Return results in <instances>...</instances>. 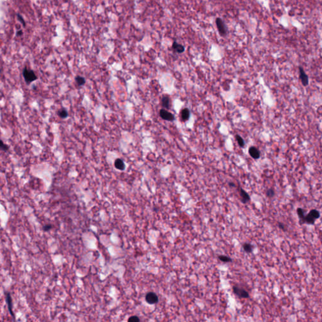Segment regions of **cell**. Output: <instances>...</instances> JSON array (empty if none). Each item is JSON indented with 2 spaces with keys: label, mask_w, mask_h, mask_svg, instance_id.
Wrapping results in <instances>:
<instances>
[{
  "label": "cell",
  "mask_w": 322,
  "mask_h": 322,
  "mask_svg": "<svg viewBox=\"0 0 322 322\" xmlns=\"http://www.w3.org/2000/svg\"><path fill=\"white\" fill-rule=\"evenodd\" d=\"M6 302H7V304H8L9 311L10 312L11 315L13 316V310H12V301H11V296H10V295L9 293L6 294Z\"/></svg>",
  "instance_id": "obj_13"
},
{
  "label": "cell",
  "mask_w": 322,
  "mask_h": 322,
  "mask_svg": "<svg viewBox=\"0 0 322 322\" xmlns=\"http://www.w3.org/2000/svg\"><path fill=\"white\" fill-rule=\"evenodd\" d=\"M233 291L235 295H236L239 298H249V293L242 287H239V286H235L233 287Z\"/></svg>",
  "instance_id": "obj_4"
},
{
  "label": "cell",
  "mask_w": 322,
  "mask_h": 322,
  "mask_svg": "<svg viewBox=\"0 0 322 322\" xmlns=\"http://www.w3.org/2000/svg\"><path fill=\"white\" fill-rule=\"evenodd\" d=\"M235 137H236V140L237 142H238V144L239 145V146L240 147H244L245 146V141L242 138V137H240L239 135H236Z\"/></svg>",
  "instance_id": "obj_16"
},
{
  "label": "cell",
  "mask_w": 322,
  "mask_h": 322,
  "mask_svg": "<svg viewBox=\"0 0 322 322\" xmlns=\"http://www.w3.org/2000/svg\"><path fill=\"white\" fill-rule=\"evenodd\" d=\"M243 249L247 253H251L252 252V246L250 244L245 243L243 244Z\"/></svg>",
  "instance_id": "obj_17"
},
{
  "label": "cell",
  "mask_w": 322,
  "mask_h": 322,
  "mask_svg": "<svg viewBox=\"0 0 322 322\" xmlns=\"http://www.w3.org/2000/svg\"><path fill=\"white\" fill-rule=\"evenodd\" d=\"M58 115L62 118H65L67 116H68V113H67V111L65 110H64V109H62V110H59V112H58Z\"/></svg>",
  "instance_id": "obj_20"
},
{
  "label": "cell",
  "mask_w": 322,
  "mask_h": 322,
  "mask_svg": "<svg viewBox=\"0 0 322 322\" xmlns=\"http://www.w3.org/2000/svg\"><path fill=\"white\" fill-rule=\"evenodd\" d=\"M160 116L162 119L167 121H173L174 120V116L170 112H169L164 109L160 111Z\"/></svg>",
  "instance_id": "obj_7"
},
{
  "label": "cell",
  "mask_w": 322,
  "mask_h": 322,
  "mask_svg": "<svg viewBox=\"0 0 322 322\" xmlns=\"http://www.w3.org/2000/svg\"><path fill=\"white\" fill-rule=\"evenodd\" d=\"M23 76L27 84H29L33 81H36L37 78L34 72L32 70L28 69L27 68L24 69L23 71Z\"/></svg>",
  "instance_id": "obj_3"
},
{
  "label": "cell",
  "mask_w": 322,
  "mask_h": 322,
  "mask_svg": "<svg viewBox=\"0 0 322 322\" xmlns=\"http://www.w3.org/2000/svg\"><path fill=\"white\" fill-rule=\"evenodd\" d=\"M297 214L300 220V222H302V224H304V211L301 208H298L297 209Z\"/></svg>",
  "instance_id": "obj_14"
},
{
  "label": "cell",
  "mask_w": 322,
  "mask_h": 322,
  "mask_svg": "<svg viewBox=\"0 0 322 322\" xmlns=\"http://www.w3.org/2000/svg\"><path fill=\"white\" fill-rule=\"evenodd\" d=\"M115 165L116 169H119V170H121V171L124 170V169H125V164H124L123 161L120 159H118L115 161Z\"/></svg>",
  "instance_id": "obj_12"
},
{
  "label": "cell",
  "mask_w": 322,
  "mask_h": 322,
  "mask_svg": "<svg viewBox=\"0 0 322 322\" xmlns=\"http://www.w3.org/2000/svg\"><path fill=\"white\" fill-rule=\"evenodd\" d=\"M249 153L254 159H257L261 157V152L256 147H250L249 150Z\"/></svg>",
  "instance_id": "obj_8"
},
{
  "label": "cell",
  "mask_w": 322,
  "mask_h": 322,
  "mask_svg": "<svg viewBox=\"0 0 322 322\" xmlns=\"http://www.w3.org/2000/svg\"><path fill=\"white\" fill-rule=\"evenodd\" d=\"M162 103L164 108H169L170 107V99L168 97H164L162 99Z\"/></svg>",
  "instance_id": "obj_15"
},
{
  "label": "cell",
  "mask_w": 322,
  "mask_h": 322,
  "mask_svg": "<svg viewBox=\"0 0 322 322\" xmlns=\"http://www.w3.org/2000/svg\"><path fill=\"white\" fill-rule=\"evenodd\" d=\"M239 192H240V195L242 198V202L243 203H246L247 201H250V197L249 195V194L244 190H243L242 188H240Z\"/></svg>",
  "instance_id": "obj_10"
},
{
  "label": "cell",
  "mask_w": 322,
  "mask_h": 322,
  "mask_svg": "<svg viewBox=\"0 0 322 322\" xmlns=\"http://www.w3.org/2000/svg\"><path fill=\"white\" fill-rule=\"evenodd\" d=\"M228 184L230 187H235V184L233 182H229Z\"/></svg>",
  "instance_id": "obj_26"
},
{
  "label": "cell",
  "mask_w": 322,
  "mask_h": 322,
  "mask_svg": "<svg viewBox=\"0 0 322 322\" xmlns=\"http://www.w3.org/2000/svg\"><path fill=\"white\" fill-rule=\"evenodd\" d=\"M278 227H279L280 229L281 230H285V228H284V225L282 224V223H279L278 224Z\"/></svg>",
  "instance_id": "obj_25"
},
{
  "label": "cell",
  "mask_w": 322,
  "mask_h": 322,
  "mask_svg": "<svg viewBox=\"0 0 322 322\" xmlns=\"http://www.w3.org/2000/svg\"><path fill=\"white\" fill-rule=\"evenodd\" d=\"M51 227H51V225H45V226L44 227V230H45V231H48V230H49L50 228H51Z\"/></svg>",
  "instance_id": "obj_24"
},
{
  "label": "cell",
  "mask_w": 322,
  "mask_h": 322,
  "mask_svg": "<svg viewBox=\"0 0 322 322\" xmlns=\"http://www.w3.org/2000/svg\"><path fill=\"white\" fill-rule=\"evenodd\" d=\"M172 47H173V48L175 50L176 52L179 53V54L184 52V50H185V47L182 45L178 44L176 41H174L173 42Z\"/></svg>",
  "instance_id": "obj_9"
},
{
  "label": "cell",
  "mask_w": 322,
  "mask_h": 322,
  "mask_svg": "<svg viewBox=\"0 0 322 322\" xmlns=\"http://www.w3.org/2000/svg\"><path fill=\"white\" fill-rule=\"evenodd\" d=\"M8 148L9 147H8V146L7 145L5 144L2 140H0V148L5 150V151H6V150H8Z\"/></svg>",
  "instance_id": "obj_23"
},
{
  "label": "cell",
  "mask_w": 322,
  "mask_h": 322,
  "mask_svg": "<svg viewBox=\"0 0 322 322\" xmlns=\"http://www.w3.org/2000/svg\"><path fill=\"white\" fill-rule=\"evenodd\" d=\"M320 216V213L319 211L317 210H312L307 214V215L304 216V224H307L308 225H313L315 222V220L318 219Z\"/></svg>",
  "instance_id": "obj_1"
},
{
  "label": "cell",
  "mask_w": 322,
  "mask_h": 322,
  "mask_svg": "<svg viewBox=\"0 0 322 322\" xmlns=\"http://www.w3.org/2000/svg\"><path fill=\"white\" fill-rule=\"evenodd\" d=\"M190 117V111L188 108H184L181 111V118L183 121H187Z\"/></svg>",
  "instance_id": "obj_11"
},
{
  "label": "cell",
  "mask_w": 322,
  "mask_h": 322,
  "mask_svg": "<svg viewBox=\"0 0 322 322\" xmlns=\"http://www.w3.org/2000/svg\"><path fill=\"white\" fill-rule=\"evenodd\" d=\"M145 300L148 304H153L157 303L159 301V299H158V296H157V295L156 293L150 292L146 295Z\"/></svg>",
  "instance_id": "obj_5"
},
{
  "label": "cell",
  "mask_w": 322,
  "mask_h": 322,
  "mask_svg": "<svg viewBox=\"0 0 322 322\" xmlns=\"http://www.w3.org/2000/svg\"><path fill=\"white\" fill-rule=\"evenodd\" d=\"M216 27L218 31V33H220V36L225 37L227 34V28L226 27L225 23L223 21V20L220 18H217L216 19Z\"/></svg>",
  "instance_id": "obj_2"
},
{
  "label": "cell",
  "mask_w": 322,
  "mask_h": 322,
  "mask_svg": "<svg viewBox=\"0 0 322 322\" xmlns=\"http://www.w3.org/2000/svg\"><path fill=\"white\" fill-rule=\"evenodd\" d=\"M299 78L301 79V81L302 82V84L304 86H307L308 85V76L307 74L305 73L302 67H299Z\"/></svg>",
  "instance_id": "obj_6"
},
{
  "label": "cell",
  "mask_w": 322,
  "mask_h": 322,
  "mask_svg": "<svg viewBox=\"0 0 322 322\" xmlns=\"http://www.w3.org/2000/svg\"><path fill=\"white\" fill-rule=\"evenodd\" d=\"M75 79H76V83L78 84L79 86H82L84 83H85V79L81 76H77V77H76Z\"/></svg>",
  "instance_id": "obj_19"
},
{
  "label": "cell",
  "mask_w": 322,
  "mask_h": 322,
  "mask_svg": "<svg viewBox=\"0 0 322 322\" xmlns=\"http://www.w3.org/2000/svg\"><path fill=\"white\" fill-rule=\"evenodd\" d=\"M274 194H275V193H274V191L273 189L270 188L267 190V192H266L267 196L271 198V197H273L274 196Z\"/></svg>",
  "instance_id": "obj_21"
},
{
  "label": "cell",
  "mask_w": 322,
  "mask_h": 322,
  "mask_svg": "<svg viewBox=\"0 0 322 322\" xmlns=\"http://www.w3.org/2000/svg\"><path fill=\"white\" fill-rule=\"evenodd\" d=\"M129 322H136V321H140V318L137 316H132L129 318L128 320Z\"/></svg>",
  "instance_id": "obj_22"
},
{
  "label": "cell",
  "mask_w": 322,
  "mask_h": 322,
  "mask_svg": "<svg viewBox=\"0 0 322 322\" xmlns=\"http://www.w3.org/2000/svg\"><path fill=\"white\" fill-rule=\"evenodd\" d=\"M218 258L219 260H220V261L224 262H230L232 261V259L230 257H228L227 256H224V255L218 256Z\"/></svg>",
  "instance_id": "obj_18"
}]
</instances>
